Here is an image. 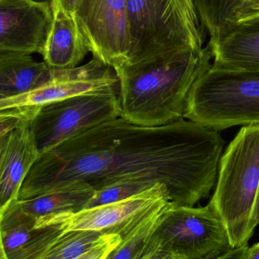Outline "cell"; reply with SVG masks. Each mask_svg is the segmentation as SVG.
Returning a JSON list of instances; mask_svg holds the SVG:
<instances>
[{
    "label": "cell",
    "instance_id": "obj_1",
    "mask_svg": "<svg viewBox=\"0 0 259 259\" xmlns=\"http://www.w3.org/2000/svg\"><path fill=\"white\" fill-rule=\"evenodd\" d=\"M225 143L219 131L184 118L143 127L118 118L39 155L18 199L61 191L74 183L97 191L140 180L165 186L175 205L194 206L215 186Z\"/></svg>",
    "mask_w": 259,
    "mask_h": 259
},
{
    "label": "cell",
    "instance_id": "obj_2",
    "mask_svg": "<svg viewBox=\"0 0 259 259\" xmlns=\"http://www.w3.org/2000/svg\"><path fill=\"white\" fill-rule=\"evenodd\" d=\"M209 46L130 62L116 71L119 117L143 127H158L184 118L189 93L211 68Z\"/></svg>",
    "mask_w": 259,
    "mask_h": 259
},
{
    "label": "cell",
    "instance_id": "obj_3",
    "mask_svg": "<svg viewBox=\"0 0 259 259\" xmlns=\"http://www.w3.org/2000/svg\"><path fill=\"white\" fill-rule=\"evenodd\" d=\"M259 124L243 126L221 156L209 205L226 228L232 248L249 243L258 225Z\"/></svg>",
    "mask_w": 259,
    "mask_h": 259
},
{
    "label": "cell",
    "instance_id": "obj_4",
    "mask_svg": "<svg viewBox=\"0 0 259 259\" xmlns=\"http://www.w3.org/2000/svg\"><path fill=\"white\" fill-rule=\"evenodd\" d=\"M184 118L217 131L259 124V71L211 65L192 87Z\"/></svg>",
    "mask_w": 259,
    "mask_h": 259
},
{
    "label": "cell",
    "instance_id": "obj_5",
    "mask_svg": "<svg viewBox=\"0 0 259 259\" xmlns=\"http://www.w3.org/2000/svg\"><path fill=\"white\" fill-rule=\"evenodd\" d=\"M128 62L200 50L202 26L193 0H127Z\"/></svg>",
    "mask_w": 259,
    "mask_h": 259
},
{
    "label": "cell",
    "instance_id": "obj_6",
    "mask_svg": "<svg viewBox=\"0 0 259 259\" xmlns=\"http://www.w3.org/2000/svg\"><path fill=\"white\" fill-rule=\"evenodd\" d=\"M118 117V94H88L40 106L30 119V126L42 155L69 139Z\"/></svg>",
    "mask_w": 259,
    "mask_h": 259
},
{
    "label": "cell",
    "instance_id": "obj_7",
    "mask_svg": "<svg viewBox=\"0 0 259 259\" xmlns=\"http://www.w3.org/2000/svg\"><path fill=\"white\" fill-rule=\"evenodd\" d=\"M150 240L186 259H210L233 249L226 228L214 210L170 202Z\"/></svg>",
    "mask_w": 259,
    "mask_h": 259
},
{
    "label": "cell",
    "instance_id": "obj_8",
    "mask_svg": "<svg viewBox=\"0 0 259 259\" xmlns=\"http://www.w3.org/2000/svg\"><path fill=\"white\" fill-rule=\"evenodd\" d=\"M74 17L94 59L115 71L127 63V0H80Z\"/></svg>",
    "mask_w": 259,
    "mask_h": 259
},
{
    "label": "cell",
    "instance_id": "obj_9",
    "mask_svg": "<svg viewBox=\"0 0 259 259\" xmlns=\"http://www.w3.org/2000/svg\"><path fill=\"white\" fill-rule=\"evenodd\" d=\"M169 200L165 186L155 184L149 190L124 200L78 212H64L39 218L35 231L57 225L63 232L74 231L118 232L135 218L144 214L164 201Z\"/></svg>",
    "mask_w": 259,
    "mask_h": 259
},
{
    "label": "cell",
    "instance_id": "obj_10",
    "mask_svg": "<svg viewBox=\"0 0 259 259\" xmlns=\"http://www.w3.org/2000/svg\"><path fill=\"white\" fill-rule=\"evenodd\" d=\"M50 3L0 1V54H42L53 25Z\"/></svg>",
    "mask_w": 259,
    "mask_h": 259
},
{
    "label": "cell",
    "instance_id": "obj_11",
    "mask_svg": "<svg viewBox=\"0 0 259 259\" xmlns=\"http://www.w3.org/2000/svg\"><path fill=\"white\" fill-rule=\"evenodd\" d=\"M30 119L0 139V214L18 200L24 180L39 158Z\"/></svg>",
    "mask_w": 259,
    "mask_h": 259
},
{
    "label": "cell",
    "instance_id": "obj_12",
    "mask_svg": "<svg viewBox=\"0 0 259 259\" xmlns=\"http://www.w3.org/2000/svg\"><path fill=\"white\" fill-rule=\"evenodd\" d=\"M208 45L213 66L229 70L259 71V12L240 20Z\"/></svg>",
    "mask_w": 259,
    "mask_h": 259
},
{
    "label": "cell",
    "instance_id": "obj_13",
    "mask_svg": "<svg viewBox=\"0 0 259 259\" xmlns=\"http://www.w3.org/2000/svg\"><path fill=\"white\" fill-rule=\"evenodd\" d=\"M53 25L45 48L44 62L53 70L76 68L89 53L73 15L53 11Z\"/></svg>",
    "mask_w": 259,
    "mask_h": 259
},
{
    "label": "cell",
    "instance_id": "obj_14",
    "mask_svg": "<svg viewBox=\"0 0 259 259\" xmlns=\"http://www.w3.org/2000/svg\"><path fill=\"white\" fill-rule=\"evenodd\" d=\"M95 193L91 186L74 183L61 191L32 199H18L5 211L33 221L50 214L78 212L87 208Z\"/></svg>",
    "mask_w": 259,
    "mask_h": 259
},
{
    "label": "cell",
    "instance_id": "obj_15",
    "mask_svg": "<svg viewBox=\"0 0 259 259\" xmlns=\"http://www.w3.org/2000/svg\"><path fill=\"white\" fill-rule=\"evenodd\" d=\"M56 70L23 53L0 54V94L4 97L33 91L54 78Z\"/></svg>",
    "mask_w": 259,
    "mask_h": 259
},
{
    "label": "cell",
    "instance_id": "obj_16",
    "mask_svg": "<svg viewBox=\"0 0 259 259\" xmlns=\"http://www.w3.org/2000/svg\"><path fill=\"white\" fill-rule=\"evenodd\" d=\"M119 232V231H118ZM109 231H74L63 232L57 225L44 228L39 249L33 259H75L101 243Z\"/></svg>",
    "mask_w": 259,
    "mask_h": 259
},
{
    "label": "cell",
    "instance_id": "obj_17",
    "mask_svg": "<svg viewBox=\"0 0 259 259\" xmlns=\"http://www.w3.org/2000/svg\"><path fill=\"white\" fill-rule=\"evenodd\" d=\"M169 200L128 222L121 230V241L105 259H139L146 251L151 234L156 228Z\"/></svg>",
    "mask_w": 259,
    "mask_h": 259
},
{
    "label": "cell",
    "instance_id": "obj_18",
    "mask_svg": "<svg viewBox=\"0 0 259 259\" xmlns=\"http://www.w3.org/2000/svg\"><path fill=\"white\" fill-rule=\"evenodd\" d=\"M241 0H193L202 28L210 39L234 24V15Z\"/></svg>",
    "mask_w": 259,
    "mask_h": 259
},
{
    "label": "cell",
    "instance_id": "obj_19",
    "mask_svg": "<svg viewBox=\"0 0 259 259\" xmlns=\"http://www.w3.org/2000/svg\"><path fill=\"white\" fill-rule=\"evenodd\" d=\"M155 184L140 180L120 181L96 191L86 208L114 203L149 190Z\"/></svg>",
    "mask_w": 259,
    "mask_h": 259
},
{
    "label": "cell",
    "instance_id": "obj_20",
    "mask_svg": "<svg viewBox=\"0 0 259 259\" xmlns=\"http://www.w3.org/2000/svg\"><path fill=\"white\" fill-rule=\"evenodd\" d=\"M38 108H21L0 111V139L23 121L31 119Z\"/></svg>",
    "mask_w": 259,
    "mask_h": 259
},
{
    "label": "cell",
    "instance_id": "obj_21",
    "mask_svg": "<svg viewBox=\"0 0 259 259\" xmlns=\"http://www.w3.org/2000/svg\"><path fill=\"white\" fill-rule=\"evenodd\" d=\"M123 229V228H122ZM121 229V230H122ZM121 231L110 233L103 242L75 259H105L121 241Z\"/></svg>",
    "mask_w": 259,
    "mask_h": 259
},
{
    "label": "cell",
    "instance_id": "obj_22",
    "mask_svg": "<svg viewBox=\"0 0 259 259\" xmlns=\"http://www.w3.org/2000/svg\"><path fill=\"white\" fill-rule=\"evenodd\" d=\"M139 259H186L167 246L149 239L146 251Z\"/></svg>",
    "mask_w": 259,
    "mask_h": 259
},
{
    "label": "cell",
    "instance_id": "obj_23",
    "mask_svg": "<svg viewBox=\"0 0 259 259\" xmlns=\"http://www.w3.org/2000/svg\"><path fill=\"white\" fill-rule=\"evenodd\" d=\"M80 0H51L52 11H62L74 16Z\"/></svg>",
    "mask_w": 259,
    "mask_h": 259
},
{
    "label": "cell",
    "instance_id": "obj_24",
    "mask_svg": "<svg viewBox=\"0 0 259 259\" xmlns=\"http://www.w3.org/2000/svg\"><path fill=\"white\" fill-rule=\"evenodd\" d=\"M249 247V244H246L241 247L233 248L225 253L210 259H246Z\"/></svg>",
    "mask_w": 259,
    "mask_h": 259
},
{
    "label": "cell",
    "instance_id": "obj_25",
    "mask_svg": "<svg viewBox=\"0 0 259 259\" xmlns=\"http://www.w3.org/2000/svg\"><path fill=\"white\" fill-rule=\"evenodd\" d=\"M246 259H259V243L249 247Z\"/></svg>",
    "mask_w": 259,
    "mask_h": 259
},
{
    "label": "cell",
    "instance_id": "obj_26",
    "mask_svg": "<svg viewBox=\"0 0 259 259\" xmlns=\"http://www.w3.org/2000/svg\"><path fill=\"white\" fill-rule=\"evenodd\" d=\"M252 1H253V0H241L238 8H237V10H236L235 15H234V24H235L236 21H237V15H238L242 11L246 9V8L252 3Z\"/></svg>",
    "mask_w": 259,
    "mask_h": 259
},
{
    "label": "cell",
    "instance_id": "obj_27",
    "mask_svg": "<svg viewBox=\"0 0 259 259\" xmlns=\"http://www.w3.org/2000/svg\"><path fill=\"white\" fill-rule=\"evenodd\" d=\"M259 5V0H253L252 1V3H251L250 5H249V6H248L246 9H245L244 10L242 11L241 12H240V14H239L238 15H237V21H236V23L237 22V21H239V19H240V18H241L242 16H243V15H244L246 12H247L249 10V9H252V8L255 7V6H258Z\"/></svg>",
    "mask_w": 259,
    "mask_h": 259
},
{
    "label": "cell",
    "instance_id": "obj_28",
    "mask_svg": "<svg viewBox=\"0 0 259 259\" xmlns=\"http://www.w3.org/2000/svg\"><path fill=\"white\" fill-rule=\"evenodd\" d=\"M259 12V5L258 6H255V7L252 8V9H249L247 12L244 14L241 18L239 19V21L241 19H243V18H246V17L249 16V15H252V14L255 13V12Z\"/></svg>",
    "mask_w": 259,
    "mask_h": 259
},
{
    "label": "cell",
    "instance_id": "obj_29",
    "mask_svg": "<svg viewBox=\"0 0 259 259\" xmlns=\"http://www.w3.org/2000/svg\"><path fill=\"white\" fill-rule=\"evenodd\" d=\"M0 259H9L5 252L4 249H3V244H2L1 233H0Z\"/></svg>",
    "mask_w": 259,
    "mask_h": 259
},
{
    "label": "cell",
    "instance_id": "obj_30",
    "mask_svg": "<svg viewBox=\"0 0 259 259\" xmlns=\"http://www.w3.org/2000/svg\"><path fill=\"white\" fill-rule=\"evenodd\" d=\"M257 219H258V222L259 224V196L258 199V205H257Z\"/></svg>",
    "mask_w": 259,
    "mask_h": 259
},
{
    "label": "cell",
    "instance_id": "obj_31",
    "mask_svg": "<svg viewBox=\"0 0 259 259\" xmlns=\"http://www.w3.org/2000/svg\"><path fill=\"white\" fill-rule=\"evenodd\" d=\"M3 98H5V97H3V96H2L1 94H0V99H3Z\"/></svg>",
    "mask_w": 259,
    "mask_h": 259
},
{
    "label": "cell",
    "instance_id": "obj_32",
    "mask_svg": "<svg viewBox=\"0 0 259 259\" xmlns=\"http://www.w3.org/2000/svg\"><path fill=\"white\" fill-rule=\"evenodd\" d=\"M0 1H2V0H0Z\"/></svg>",
    "mask_w": 259,
    "mask_h": 259
}]
</instances>
